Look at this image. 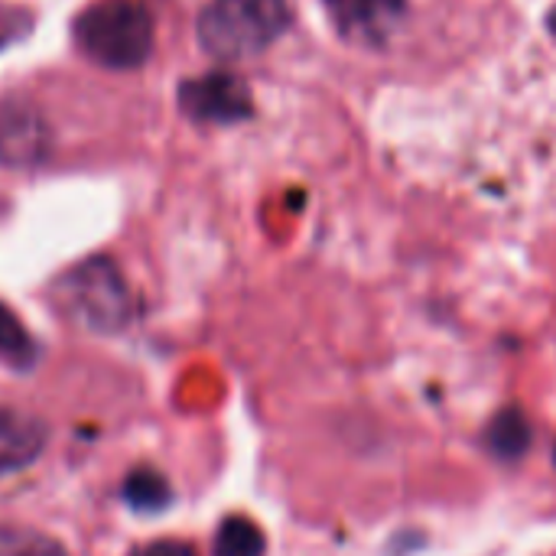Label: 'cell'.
I'll return each instance as SVG.
<instances>
[{
    "label": "cell",
    "mask_w": 556,
    "mask_h": 556,
    "mask_svg": "<svg viewBox=\"0 0 556 556\" xmlns=\"http://www.w3.org/2000/svg\"><path fill=\"white\" fill-rule=\"evenodd\" d=\"M547 26H551V36L556 39V7L551 10V16H547Z\"/></svg>",
    "instance_id": "5bb4252c"
},
{
    "label": "cell",
    "mask_w": 556,
    "mask_h": 556,
    "mask_svg": "<svg viewBox=\"0 0 556 556\" xmlns=\"http://www.w3.org/2000/svg\"><path fill=\"white\" fill-rule=\"evenodd\" d=\"M75 39L108 68H137L153 52V13L143 0H94L75 16Z\"/></svg>",
    "instance_id": "7a4b0ae2"
},
{
    "label": "cell",
    "mask_w": 556,
    "mask_h": 556,
    "mask_svg": "<svg viewBox=\"0 0 556 556\" xmlns=\"http://www.w3.org/2000/svg\"><path fill=\"white\" fill-rule=\"evenodd\" d=\"M46 440V420L16 407H0V476L33 466L42 456Z\"/></svg>",
    "instance_id": "8992f818"
},
{
    "label": "cell",
    "mask_w": 556,
    "mask_h": 556,
    "mask_svg": "<svg viewBox=\"0 0 556 556\" xmlns=\"http://www.w3.org/2000/svg\"><path fill=\"white\" fill-rule=\"evenodd\" d=\"M124 502L130 511L137 515H160L173 505V489L166 482L163 472H156L153 466H137L127 472L124 479Z\"/></svg>",
    "instance_id": "9c48e42d"
},
{
    "label": "cell",
    "mask_w": 556,
    "mask_h": 556,
    "mask_svg": "<svg viewBox=\"0 0 556 556\" xmlns=\"http://www.w3.org/2000/svg\"><path fill=\"white\" fill-rule=\"evenodd\" d=\"M42 150V127L26 108H0V156L7 163H29Z\"/></svg>",
    "instance_id": "52a82bcc"
},
{
    "label": "cell",
    "mask_w": 556,
    "mask_h": 556,
    "mask_svg": "<svg viewBox=\"0 0 556 556\" xmlns=\"http://www.w3.org/2000/svg\"><path fill=\"white\" fill-rule=\"evenodd\" d=\"M267 554V538L264 531L244 518V515H231L218 525L215 531V544L212 556H264Z\"/></svg>",
    "instance_id": "30bf717a"
},
{
    "label": "cell",
    "mask_w": 556,
    "mask_h": 556,
    "mask_svg": "<svg viewBox=\"0 0 556 556\" xmlns=\"http://www.w3.org/2000/svg\"><path fill=\"white\" fill-rule=\"evenodd\" d=\"M554 466H556V446H554Z\"/></svg>",
    "instance_id": "9a60e30c"
},
{
    "label": "cell",
    "mask_w": 556,
    "mask_h": 556,
    "mask_svg": "<svg viewBox=\"0 0 556 556\" xmlns=\"http://www.w3.org/2000/svg\"><path fill=\"white\" fill-rule=\"evenodd\" d=\"M39 358L36 339L26 332V326L0 303V365L13 371H29Z\"/></svg>",
    "instance_id": "8fae6325"
},
{
    "label": "cell",
    "mask_w": 556,
    "mask_h": 556,
    "mask_svg": "<svg viewBox=\"0 0 556 556\" xmlns=\"http://www.w3.org/2000/svg\"><path fill=\"white\" fill-rule=\"evenodd\" d=\"M290 23V0H208L199 13V42L218 62H241L270 49Z\"/></svg>",
    "instance_id": "6da1fadb"
},
{
    "label": "cell",
    "mask_w": 556,
    "mask_h": 556,
    "mask_svg": "<svg viewBox=\"0 0 556 556\" xmlns=\"http://www.w3.org/2000/svg\"><path fill=\"white\" fill-rule=\"evenodd\" d=\"M0 556H68V551L39 531L0 528Z\"/></svg>",
    "instance_id": "7c38bea8"
},
{
    "label": "cell",
    "mask_w": 556,
    "mask_h": 556,
    "mask_svg": "<svg viewBox=\"0 0 556 556\" xmlns=\"http://www.w3.org/2000/svg\"><path fill=\"white\" fill-rule=\"evenodd\" d=\"M130 556H199L182 541H153L147 547H137Z\"/></svg>",
    "instance_id": "4fadbf2b"
},
{
    "label": "cell",
    "mask_w": 556,
    "mask_h": 556,
    "mask_svg": "<svg viewBox=\"0 0 556 556\" xmlns=\"http://www.w3.org/2000/svg\"><path fill=\"white\" fill-rule=\"evenodd\" d=\"M531 440H534V430H531V420L525 417V410L518 407H508L502 410L489 430H485V443L492 450V456L505 459V463H518L528 450H531Z\"/></svg>",
    "instance_id": "ba28073f"
},
{
    "label": "cell",
    "mask_w": 556,
    "mask_h": 556,
    "mask_svg": "<svg viewBox=\"0 0 556 556\" xmlns=\"http://www.w3.org/2000/svg\"><path fill=\"white\" fill-rule=\"evenodd\" d=\"M62 309L94 332H114L130 323V290L108 257H94L68 270L55 283Z\"/></svg>",
    "instance_id": "3957f363"
},
{
    "label": "cell",
    "mask_w": 556,
    "mask_h": 556,
    "mask_svg": "<svg viewBox=\"0 0 556 556\" xmlns=\"http://www.w3.org/2000/svg\"><path fill=\"white\" fill-rule=\"evenodd\" d=\"M182 108L195 121L231 124L251 114V91L241 78L228 72H212L205 78L182 85Z\"/></svg>",
    "instance_id": "5b68a950"
},
{
    "label": "cell",
    "mask_w": 556,
    "mask_h": 556,
    "mask_svg": "<svg viewBox=\"0 0 556 556\" xmlns=\"http://www.w3.org/2000/svg\"><path fill=\"white\" fill-rule=\"evenodd\" d=\"M323 3L342 39L368 49L388 46L407 13V0H323Z\"/></svg>",
    "instance_id": "277c9868"
}]
</instances>
